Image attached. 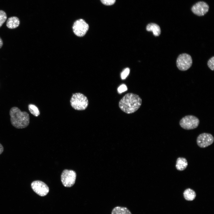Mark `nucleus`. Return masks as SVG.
I'll list each match as a JSON object with an SVG mask.
<instances>
[{"instance_id": "obj_1", "label": "nucleus", "mask_w": 214, "mask_h": 214, "mask_svg": "<svg viewBox=\"0 0 214 214\" xmlns=\"http://www.w3.org/2000/svg\"><path fill=\"white\" fill-rule=\"evenodd\" d=\"M142 99L138 95L129 93L125 95L120 100L119 106L123 112L127 114L134 113L140 107Z\"/></svg>"}, {"instance_id": "obj_2", "label": "nucleus", "mask_w": 214, "mask_h": 214, "mask_svg": "<svg viewBox=\"0 0 214 214\" xmlns=\"http://www.w3.org/2000/svg\"><path fill=\"white\" fill-rule=\"evenodd\" d=\"M9 114L11 124L16 128H24L29 125L30 117L27 112L22 111L18 107L15 106L10 109Z\"/></svg>"}, {"instance_id": "obj_3", "label": "nucleus", "mask_w": 214, "mask_h": 214, "mask_svg": "<svg viewBox=\"0 0 214 214\" xmlns=\"http://www.w3.org/2000/svg\"><path fill=\"white\" fill-rule=\"evenodd\" d=\"M70 103L75 109L82 111L87 108L89 102L85 95L80 93H76L73 94L70 99Z\"/></svg>"}, {"instance_id": "obj_4", "label": "nucleus", "mask_w": 214, "mask_h": 214, "mask_svg": "<svg viewBox=\"0 0 214 214\" xmlns=\"http://www.w3.org/2000/svg\"><path fill=\"white\" fill-rule=\"evenodd\" d=\"M200 121L199 119L193 115H187L183 117L180 121V126L184 129L191 130L196 128Z\"/></svg>"}, {"instance_id": "obj_5", "label": "nucleus", "mask_w": 214, "mask_h": 214, "mask_svg": "<svg viewBox=\"0 0 214 214\" xmlns=\"http://www.w3.org/2000/svg\"><path fill=\"white\" fill-rule=\"evenodd\" d=\"M192 64V59L189 54L183 53L180 54L176 61V64L178 69L182 71L188 69Z\"/></svg>"}, {"instance_id": "obj_6", "label": "nucleus", "mask_w": 214, "mask_h": 214, "mask_svg": "<svg viewBox=\"0 0 214 214\" xmlns=\"http://www.w3.org/2000/svg\"><path fill=\"white\" fill-rule=\"evenodd\" d=\"M76 176V173L74 171L64 170L61 175V180L62 184L67 187L72 186L75 183Z\"/></svg>"}, {"instance_id": "obj_7", "label": "nucleus", "mask_w": 214, "mask_h": 214, "mask_svg": "<svg viewBox=\"0 0 214 214\" xmlns=\"http://www.w3.org/2000/svg\"><path fill=\"white\" fill-rule=\"evenodd\" d=\"M89 28L88 24L82 19L76 20L74 23L73 26L74 33L79 37L84 36L88 30Z\"/></svg>"}, {"instance_id": "obj_8", "label": "nucleus", "mask_w": 214, "mask_h": 214, "mask_svg": "<svg viewBox=\"0 0 214 214\" xmlns=\"http://www.w3.org/2000/svg\"><path fill=\"white\" fill-rule=\"evenodd\" d=\"M214 138L211 134L204 133L200 134L196 139V143L200 148L206 147L214 142Z\"/></svg>"}, {"instance_id": "obj_9", "label": "nucleus", "mask_w": 214, "mask_h": 214, "mask_svg": "<svg viewBox=\"0 0 214 214\" xmlns=\"http://www.w3.org/2000/svg\"><path fill=\"white\" fill-rule=\"evenodd\" d=\"M31 186L33 191L41 196H46L49 191V188L47 185L40 180L33 181L31 183Z\"/></svg>"}, {"instance_id": "obj_10", "label": "nucleus", "mask_w": 214, "mask_h": 214, "mask_svg": "<svg viewBox=\"0 0 214 214\" xmlns=\"http://www.w3.org/2000/svg\"><path fill=\"white\" fill-rule=\"evenodd\" d=\"M209 6L206 2L199 1L194 4L191 8V10L195 14L199 16L204 15L208 11Z\"/></svg>"}, {"instance_id": "obj_11", "label": "nucleus", "mask_w": 214, "mask_h": 214, "mask_svg": "<svg viewBox=\"0 0 214 214\" xmlns=\"http://www.w3.org/2000/svg\"><path fill=\"white\" fill-rule=\"evenodd\" d=\"M188 165V163L185 158L179 157L177 159L175 167L177 170L179 171L184 170L186 169Z\"/></svg>"}, {"instance_id": "obj_12", "label": "nucleus", "mask_w": 214, "mask_h": 214, "mask_svg": "<svg viewBox=\"0 0 214 214\" xmlns=\"http://www.w3.org/2000/svg\"><path fill=\"white\" fill-rule=\"evenodd\" d=\"M146 30L148 31H151L155 36H158L161 33V29L159 26L154 23L148 24L147 26Z\"/></svg>"}, {"instance_id": "obj_13", "label": "nucleus", "mask_w": 214, "mask_h": 214, "mask_svg": "<svg viewBox=\"0 0 214 214\" xmlns=\"http://www.w3.org/2000/svg\"><path fill=\"white\" fill-rule=\"evenodd\" d=\"M19 18L15 16L11 17L9 18L6 23L7 26L10 29H14L18 27L20 24Z\"/></svg>"}, {"instance_id": "obj_14", "label": "nucleus", "mask_w": 214, "mask_h": 214, "mask_svg": "<svg viewBox=\"0 0 214 214\" xmlns=\"http://www.w3.org/2000/svg\"><path fill=\"white\" fill-rule=\"evenodd\" d=\"M183 196L185 200L192 201L195 199L196 196V193L193 190L190 188H188L184 191Z\"/></svg>"}, {"instance_id": "obj_15", "label": "nucleus", "mask_w": 214, "mask_h": 214, "mask_svg": "<svg viewBox=\"0 0 214 214\" xmlns=\"http://www.w3.org/2000/svg\"><path fill=\"white\" fill-rule=\"evenodd\" d=\"M111 214H132L130 211L126 207L117 206L112 210Z\"/></svg>"}, {"instance_id": "obj_16", "label": "nucleus", "mask_w": 214, "mask_h": 214, "mask_svg": "<svg viewBox=\"0 0 214 214\" xmlns=\"http://www.w3.org/2000/svg\"><path fill=\"white\" fill-rule=\"evenodd\" d=\"M28 107L29 111L34 116L37 117L40 115L39 111L36 106L33 104H29Z\"/></svg>"}, {"instance_id": "obj_17", "label": "nucleus", "mask_w": 214, "mask_h": 214, "mask_svg": "<svg viewBox=\"0 0 214 214\" xmlns=\"http://www.w3.org/2000/svg\"><path fill=\"white\" fill-rule=\"evenodd\" d=\"M7 19L6 13L4 11L0 10V28L5 22Z\"/></svg>"}, {"instance_id": "obj_18", "label": "nucleus", "mask_w": 214, "mask_h": 214, "mask_svg": "<svg viewBox=\"0 0 214 214\" xmlns=\"http://www.w3.org/2000/svg\"><path fill=\"white\" fill-rule=\"evenodd\" d=\"M130 70L128 68H126L123 70L121 73V76L122 79H125L128 75Z\"/></svg>"}, {"instance_id": "obj_19", "label": "nucleus", "mask_w": 214, "mask_h": 214, "mask_svg": "<svg viewBox=\"0 0 214 214\" xmlns=\"http://www.w3.org/2000/svg\"><path fill=\"white\" fill-rule=\"evenodd\" d=\"M207 65L208 67L212 70H214V56H213L211 58L208 60Z\"/></svg>"}, {"instance_id": "obj_20", "label": "nucleus", "mask_w": 214, "mask_h": 214, "mask_svg": "<svg viewBox=\"0 0 214 214\" xmlns=\"http://www.w3.org/2000/svg\"><path fill=\"white\" fill-rule=\"evenodd\" d=\"M101 2L104 5H111L114 4L116 0H100Z\"/></svg>"}, {"instance_id": "obj_21", "label": "nucleus", "mask_w": 214, "mask_h": 214, "mask_svg": "<svg viewBox=\"0 0 214 214\" xmlns=\"http://www.w3.org/2000/svg\"><path fill=\"white\" fill-rule=\"evenodd\" d=\"M127 89L126 86L125 85L123 84L118 88V90L119 93H121L126 91Z\"/></svg>"}, {"instance_id": "obj_22", "label": "nucleus", "mask_w": 214, "mask_h": 214, "mask_svg": "<svg viewBox=\"0 0 214 214\" xmlns=\"http://www.w3.org/2000/svg\"><path fill=\"white\" fill-rule=\"evenodd\" d=\"M3 150V147L2 144L1 143H0V155L2 153Z\"/></svg>"}, {"instance_id": "obj_23", "label": "nucleus", "mask_w": 214, "mask_h": 214, "mask_svg": "<svg viewBox=\"0 0 214 214\" xmlns=\"http://www.w3.org/2000/svg\"><path fill=\"white\" fill-rule=\"evenodd\" d=\"M3 45V41L1 38V37H0V49L1 48V47H2Z\"/></svg>"}]
</instances>
